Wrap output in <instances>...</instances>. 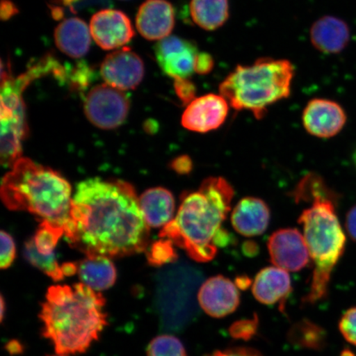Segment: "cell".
I'll return each mask as SVG.
<instances>
[{"label": "cell", "instance_id": "obj_16", "mask_svg": "<svg viewBox=\"0 0 356 356\" xmlns=\"http://www.w3.org/2000/svg\"><path fill=\"white\" fill-rule=\"evenodd\" d=\"M175 24V10L167 0H147L137 13V30L149 41H161L169 37Z\"/></svg>", "mask_w": 356, "mask_h": 356}, {"label": "cell", "instance_id": "obj_32", "mask_svg": "<svg viewBox=\"0 0 356 356\" xmlns=\"http://www.w3.org/2000/svg\"><path fill=\"white\" fill-rule=\"evenodd\" d=\"M259 320L255 314L252 319H242L234 323L229 327L231 337L237 340L249 341L257 333Z\"/></svg>", "mask_w": 356, "mask_h": 356}, {"label": "cell", "instance_id": "obj_25", "mask_svg": "<svg viewBox=\"0 0 356 356\" xmlns=\"http://www.w3.org/2000/svg\"><path fill=\"white\" fill-rule=\"evenodd\" d=\"M287 337L291 344L309 350H322L327 342L324 329L309 319L293 324Z\"/></svg>", "mask_w": 356, "mask_h": 356}, {"label": "cell", "instance_id": "obj_26", "mask_svg": "<svg viewBox=\"0 0 356 356\" xmlns=\"http://www.w3.org/2000/svg\"><path fill=\"white\" fill-rule=\"evenodd\" d=\"M25 259L43 273L50 277L53 282H60L65 275L61 270V266L58 264L55 253L51 255H42L38 251L33 239L25 243L24 249Z\"/></svg>", "mask_w": 356, "mask_h": 356}, {"label": "cell", "instance_id": "obj_35", "mask_svg": "<svg viewBox=\"0 0 356 356\" xmlns=\"http://www.w3.org/2000/svg\"><path fill=\"white\" fill-rule=\"evenodd\" d=\"M175 88L178 99L182 102V104L188 106L195 99L197 89L189 79H175Z\"/></svg>", "mask_w": 356, "mask_h": 356}, {"label": "cell", "instance_id": "obj_2", "mask_svg": "<svg viewBox=\"0 0 356 356\" xmlns=\"http://www.w3.org/2000/svg\"><path fill=\"white\" fill-rule=\"evenodd\" d=\"M106 300L82 282L48 288L41 304V334L58 355L86 353L108 326Z\"/></svg>", "mask_w": 356, "mask_h": 356}, {"label": "cell", "instance_id": "obj_23", "mask_svg": "<svg viewBox=\"0 0 356 356\" xmlns=\"http://www.w3.org/2000/svg\"><path fill=\"white\" fill-rule=\"evenodd\" d=\"M78 273L82 283L99 292L113 287L118 278L113 262L105 257H86L79 262Z\"/></svg>", "mask_w": 356, "mask_h": 356}, {"label": "cell", "instance_id": "obj_43", "mask_svg": "<svg viewBox=\"0 0 356 356\" xmlns=\"http://www.w3.org/2000/svg\"><path fill=\"white\" fill-rule=\"evenodd\" d=\"M252 280L249 279L248 277H238L235 280V284H237V286L239 289H247L249 286H251Z\"/></svg>", "mask_w": 356, "mask_h": 356}, {"label": "cell", "instance_id": "obj_5", "mask_svg": "<svg viewBox=\"0 0 356 356\" xmlns=\"http://www.w3.org/2000/svg\"><path fill=\"white\" fill-rule=\"evenodd\" d=\"M293 76L291 61L262 57L252 65L236 66L219 90L236 111H249L262 119L269 106L291 95Z\"/></svg>", "mask_w": 356, "mask_h": 356}, {"label": "cell", "instance_id": "obj_45", "mask_svg": "<svg viewBox=\"0 0 356 356\" xmlns=\"http://www.w3.org/2000/svg\"><path fill=\"white\" fill-rule=\"evenodd\" d=\"M353 161L355 163V166L356 168V154L355 153H354V154H353Z\"/></svg>", "mask_w": 356, "mask_h": 356}, {"label": "cell", "instance_id": "obj_22", "mask_svg": "<svg viewBox=\"0 0 356 356\" xmlns=\"http://www.w3.org/2000/svg\"><path fill=\"white\" fill-rule=\"evenodd\" d=\"M147 225L154 228L165 226L173 220L175 200L168 190L155 188L147 190L139 199Z\"/></svg>", "mask_w": 356, "mask_h": 356}, {"label": "cell", "instance_id": "obj_9", "mask_svg": "<svg viewBox=\"0 0 356 356\" xmlns=\"http://www.w3.org/2000/svg\"><path fill=\"white\" fill-rule=\"evenodd\" d=\"M270 261L287 271H300L309 264V252L304 236L296 229L275 231L267 243Z\"/></svg>", "mask_w": 356, "mask_h": 356}, {"label": "cell", "instance_id": "obj_10", "mask_svg": "<svg viewBox=\"0 0 356 356\" xmlns=\"http://www.w3.org/2000/svg\"><path fill=\"white\" fill-rule=\"evenodd\" d=\"M197 44L188 40L169 37L155 46V56L164 73L173 79H189L195 73Z\"/></svg>", "mask_w": 356, "mask_h": 356}, {"label": "cell", "instance_id": "obj_12", "mask_svg": "<svg viewBox=\"0 0 356 356\" xmlns=\"http://www.w3.org/2000/svg\"><path fill=\"white\" fill-rule=\"evenodd\" d=\"M144 74L143 61L127 47L109 54L101 65V75L105 82L122 91L136 88Z\"/></svg>", "mask_w": 356, "mask_h": 356}, {"label": "cell", "instance_id": "obj_3", "mask_svg": "<svg viewBox=\"0 0 356 356\" xmlns=\"http://www.w3.org/2000/svg\"><path fill=\"white\" fill-rule=\"evenodd\" d=\"M234 197L233 186L225 178H207L197 191L184 195L176 216L163 227L160 238L171 240L195 261H211L218 248L230 241L222 225Z\"/></svg>", "mask_w": 356, "mask_h": 356}, {"label": "cell", "instance_id": "obj_19", "mask_svg": "<svg viewBox=\"0 0 356 356\" xmlns=\"http://www.w3.org/2000/svg\"><path fill=\"white\" fill-rule=\"evenodd\" d=\"M291 291V279L287 270L277 266L266 267L260 270L252 286L253 296L257 300L266 305L280 302L282 311Z\"/></svg>", "mask_w": 356, "mask_h": 356}, {"label": "cell", "instance_id": "obj_1", "mask_svg": "<svg viewBox=\"0 0 356 356\" xmlns=\"http://www.w3.org/2000/svg\"><path fill=\"white\" fill-rule=\"evenodd\" d=\"M67 241L86 257H123L148 248L149 225L131 184L89 178L77 185L64 226Z\"/></svg>", "mask_w": 356, "mask_h": 356}, {"label": "cell", "instance_id": "obj_40", "mask_svg": "<svg viewBox=\"0 0 356 356\" xmlns=\"http://www.w3.org/2000/svg\"><path fill=\"white\" fill-rule=\"evenodd\" d=\"M17 13L19 10L10 0H2L1 10H0V16H1L2 20H8Z\"/></svg>", "mask_w": 356, "mask_h": 356}, {"label": "cell", "instance_id": "obj_20", "mask_svg": "<svg viewBox=\"0 0 356 356\" xmlns=\"http://www.w3.org/2000/svg\"><path fill=\"white\" fill-rule=\"evenodd\" d=\"M26 131L25 108L1 113L2 165L12 167L21 158L22 141Z\"/></svg>", "mask_w": 356, "mask_h": 356}, {"label": "cell", "instance_id": "obj_17", "mask_svg": "<svg viewBox=\"0 0 356 356\" xmlns=\"http://www.w3.org/2000/svg\"><path fill=\"white\" fill-rule=\"evenodd\" d=\"M310 42L316 50L327 55L343 51L350 40L349 25L339 17L326 15L315 21L310 29Z\"/></svg>", "mask_w": 356, "mask_h": 356}, {"label": "cell", "instance_id": "obj_42", "mask_svg": "<svg viewBox=\"0 0 356 356\" xmlns=\"http://www.w3.org/2000/svg\"><path fill=\"white\" fill-rule=\"evenodd\" d=\"M61 270L65 277H73L79 273V262H65L61 265Z\"/></svg>", "mask_w": 356, "mask_h": 356}, {"label": "cell", "instance_id": "obj_28", "mask_svg": "<svg viewBox=\"0 0 356 356\" xmlns=\"http://www.w3.org/2000/svg\"><path fill=\"white\" fill-rule=\"evenodd\" d=\"M332 193L326 184H324L322 177L314 173H309L300 181L295 191H293V198L296 202H312L319 195Z\"/></svg>", "mask_w": 356, "mask_h": 356}, {"label": "cell", "instance_id": "obj_27", "mask_svg": "<svg viewBox=\"0 0 356 356\" xmlns=\"http://www.w3.org/2000/svg\"><path fill=\"white\" fill-rule=\"evenodd\" d=\"M65 234L63 227L43 220L35 233L33 241L38 251L42 255H51L62 235Z\"/></svg>", "mask_w": 356, "mask_h": 356}, {"label": "cell", "instance_id": "obj_47", "mask_svg": "<svg viewBox=\"0 0 356 356\" xmlns=\"http://www.w3.org/2000/svg\"><path fill=\"white\" fill-rule=\"evenodd\" d=\"M355 153L356 154V149H355Z\"/></svg>", "mask_w": 356, "mask_h": 356}, {"label": "cell", "instance_id": "obj_44", "mask_svg": "<svg viewBox=\"0 0 356 356\" xmlns=\"http://www.w3.org/2000/svg\"><path fill=\"white\" fill-rule=\"evenodd\" d=\"M0 307H1V312H0V320L3 321L4 314H6V301H4L3 296L0 297Z\"/></svg>", "mask_w": 356, "mask_h": 356}, {"label": "cell", "instance_id": "obj_36", "mask_svg": "<svg viewBox=\"0 0 356 356\" xmlns=\"http://www.w3.org/2000/svg\"><path fill=\"white\" fill-rule=\"evenodd\" d=\"M215 66V60L211 54L207 52L198 53L195 62V73L200 75L208 74L211 72Z\"/></svg>", "mask_w": 356, "mask_h": 356}, {"label": "cell", "instance_id": "obj_6", "mask_svg": "<svg viewBox=\"0 0 356 356\" xmlns=\"http://www.w3.org/2000/svg\"><path fill=\"white\" fill-rule=\"evenodd\" d=\"M333 193L320 195L300 216L304 237L314 270L310 291L302 298L305 305H314L327 296L334 267L343 255L346 235L336 213Z\"/></svg>", "mask_w": 356, "mask_h": 356}, {"label": "cell", "instance_id": "obj_13", "mask_svg": "<svg viewBox=\"0 0 356 356\" xmlns=\"http://www.w3.org/2000/svg\"><path fill=\"white\" fill-rule=\"evenodd\" d=\"M92 38L104 50H114L130 42L135 35L131 20L118 10H102L92 16L90 26Z\"/></svg>", "mask_w": 356, "mask_h": 356}, {"label": "cell", "instance_id": "obj_38", "mask_svg": "<svg viewBox=\"0 0 356 356\" xmlns=\"http://www.w3.org/2000/svg\"><path fill=\"white\" fill-rule=\"evenodd\" d=\"M206 356H264L257 350L247 347H236L225 350H217Z\"/></svg>", "mask_w": 356, "mask_h": 356}, {"label": "cell", "instance_id": "obj_7", "mask_svg": "<svg viewBox=\"0 0 356 356\" xmlns=\"http://www.w3.org/2000/svg\"><path fill=\"white\" fill-rule=\"evenodd\" d=\"M203 275L193 266L173 265L164 273L163 315L168 326L181 330L198 314L195 293Z\"/></svg>", "mask_w": 356, "mask_h": 356}, {"label": "cell", "instance_id": "obj_15", "mask_svg": "<svg viewBox=\"0 0 356 356\" xmlns=\"http://www.w3.org/2000/svg\"><path fill=\"white\" fill-rule=\"evenodd\" d=\"M197 300L200 308L213 318H224L234 313L240 302L238 289L222 275L209 278L200 287Z\"/></svg>", "mask_w": 356, "mask_h": 356}, {"label": "cell", "instance_id": "obj_46", "mask_svg": "<svg viewBox=\"0 0 356 356\" xmlns=\"http://www.w3.org/2000/svg\"><path fill=\"white\" fill-rule=\"evenodd\" d=\"M49 356H67V355H49Z\"/></svg>", "mask_w": 356, "mask_h": 356}, {"label": "cell", "instance_id": "obj_4", "mask_svg": "<svg viewBox=\"0 0 356 356\" xmlns=\"http://www.w3.org/2000/svg\"><path fill=\"white\" fill-rule=\"evenodd\" d=\"M1 198L12 211H26L63 227L68 220L71 186L59 172L20 158L3 177Z\"/></svg>", "mask_w": 356, "mask_h": 356}, {"label": "cell", "instance_id": "obj_29", "mask_svg": "<svg viewBox=\"0 0 356 356\" xmlns=\"http://www.w3.org/2000/svg\"><path fill=\"white\" fill-rule=\"evenodd\" d=\"M175 245L171 240L167 238H161L152 243L146 252L149 264L160 267L175 264L178 257Z\"/></svg>", "mask_w": 356, "mask_h": 356}, {"label": "cell", "instance_id": "obj_33", "mask_svg": "<svg viewBox=\"0 0 356 356\" xmlns=\"http://www.w3.org/2000/svg\"><path fill=\"white\" fill-rule=\"evenodd\" d=\"M339 328L345 339L356 346V307L347 310L342 316Z\"/></svg>", "mask_w": 356, "mask_h": 356}, {"label": "cell", "instance_id": "obj_34", "mask_svg": "<svg viewBox=\"0 0 356 356\" xmlns=\"http://www.w3.org/2000/svg\"><path fill=\"white\" fill-rule=\"evenodd\" d=\"M1 261L0 267L2 270L8 269L15 261L16 257V247L15 241L10 234L1 231Z\"/></svg>", "mask_w": 356, "mask_h": 356}, {"label": "cell", "instance_id": "obj_41", "mask_svg": "<svg viewBox=\"0 0 356 356\" xmlns=\"http://www.w3.org/2000/svg\"><path fill=\"white\" fill-rule=\"evenodd\" d=\"M6 350L12 356L19 355L24 353L25 347L19 341L11 340L6 345Z\"/></svg>", "mask_w": 356, "mask_h": 356}, {"label": "cell", "instance_id": "obj_11", "mask_svg": "<svg viewBox=\"0 0 356 356\" xmlns=\"http://www.w3.org/2000/svg\"><path fill=\"white\" fill-rule=\"evenodd\" d=\"M229 104L221 95L195 97L186 106L181 117V124L188 131L207 133L217 130L225 123L229 114Z\"/></svg>", "mask_w": 356, "mask_h": 356}, {"label": "cell", "instance_id": "obj_18", "mask_svg": "<svg viewBox=\"0 0 356 356\" xmlns=\"http://www.w3.org/2000/svg\"><path fill=\"white\" fill-rule=\"evenodd\" d=\"M270 212L264 200L245 197L239 200L231 213V222L236 232L251 238L259 236L268 228Z\"/></svg>", "mask_w": 356, "mask_h": 356}, {"label": "cell", "instance_id": "obj_30", "mask_svg": "<svg viewBox=\"0 0 356 356\" xmlns=\"http://www.w3.org/2000/svg\"><path fill=\"white\" fill-rule=\"evenodd\" d=\"M147 356H188L184 344L172 335L156 337L147 348Z\"/></svg>", "mask_w": 356, "mask_h": 356}, {"label": "cell", "instance_id": "obj_24", "mask_svg": "<svg viewBox=\"0 0 356 356\" xmlns=\"http://www.w3.org/2000/svg\"><path fill=\"white\" fill-rule=\"evenodd\" d=\"M190 15L200 29L217 30L229 19V0H191Z\"/></svg>", "mask_w": 356, "mask_h": 356}, {"label": "cell", "instance_id": "obj_8", "mask_svg": "<svg viewBox=\"0 0 356 356\" xmlns=\"http://www.w3.org/2000/svg\"><path fill=\"white\" fill-rule=\"evenodd\" d=\"M129 109L130 101L127 95L108 83L92 88L84 102L87 118L104 130L121 126L127 118Z\"/></svg>", "mask_w": 356, "mask_h": 356}, {"label": "cell", "instance_id": "obj_37", "mask_svg": "<svg viewBox=\"0 0 356 356\" xmlns=\"http://www.w3.org/2000/svg\"><path fill=\"white\" fill-rule=\"evenodd\" d=\"M171 167L172 170L177 172L178 175H188L193 171V160L188 155H181L172 160Z\"/></svg>", "mask_w": 356, "mask_h": 356}, {"label": "cell", "instance_id": "obj_21", "mask_svg": "<svg viewBox=\"0 0 356 356\" xmlns=\"http://www.w3.org/2000/svg\"><path fill=\"white\" fill-rule=\"evenodd\" d=\"M90 29L83 20L73 17L60 22L55 31V42L59 50L75 58L86 56L91 44Z\"/></svg>", "mask_w": 356, "mask_h": 356}, {"label": "cell", "instance_id": "obj_39", "mask_svg": "<svg viewBox=\"0 0 356 356\" xmlns=\"http://www.w3.org/2000/svg\"><path fill=\"white\" fill-rule=\"evenodd\" d=\"M346 229L350 238L356 242V204L347 213Z\"/></svg>", "mask_w": 356, "mask_h": 356}, {"label": "cell", "instance_id": "obj_14", "mask_svg": "<svg viewBox=\"0 0 356 356\" xmlns=\"http://www.w3.org/2000/svg\"><path fill=\"white\" fill-rule=\"evenodd\" d=\"M346 111L337 102L323 99H312L302 111V124L310 135L328 139L345 127Z\"/></svg>", "mask_w": 356, "mask_h": 356}, {"label": "cell", "instance_id": "obj_31", "mask_svg": "<svg viewBox=\"0 0 356 356\" xmlns=\"http://www.w3.org/2000/svg\"><path fill=\"white\" fill-rule=\"evenodd\" d=\"M54 3L68 8L73 13L106 10L113 6L110 0H54Z\"/></svg>", "mask_w": 356, "mask_h": 356}]
</instances>
